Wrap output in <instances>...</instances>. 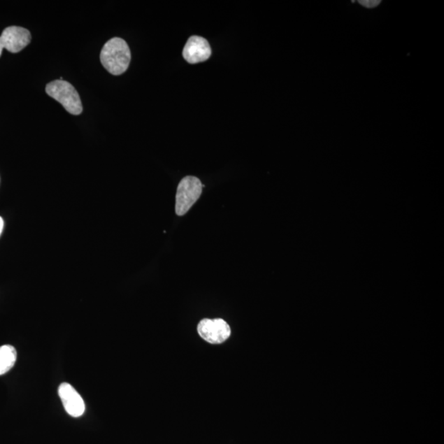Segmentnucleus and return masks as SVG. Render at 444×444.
<instances>
[{
	"label": "nucleus",
	"instance_id": "nucleus-5",
	"mask_svg": "<svg viewBox=\"0 0 444 444\" xmlns=\"http://www.w3.org/2000/svg\"><path fill=\"white\" fill-rule=\"evenodd\" d=\"M182 55L186 62L191 64L207 62L212 55L211 45L203 37L192 36L187 41Z\"/></svg>",
	"mask_w": 444,
	"mask_h": 444
},
{
	"label": "nucleus",
	"instance_id": "nucleus-1",
	"mask_svg": "<svg viewBox=\"0 0 444 444\" xmlns=\"http://www.w3.org/2000/svg\"><path fill=\"white\" fill-rule=\"evenodd\" d=\"M101 62L112 76H119L127 71L131 52L127 42L120 37L107 41L101 51Z\"/></svg>",
	"mask_w": 444,
	"mask_h": 444
},
{
	"label": "nucleus",
	"instance_id": "nucleus-8",
	"mask_svg": "<svg viewBox=\"0 0 444 444\" xmlns=\"http://www.w3.org/2000/svg\"><path fill=\"white\" fill-rule=\"evenodd\" d=\"M17 361V350L10 345L0 347V375H6Z\"/></svg>",
	"mask_w": 444,
	"mask_h": 444
},
{
	"label": "nucleus",
	"instance_id": "nucleus-10",
	"mask_svg": "<svg viewBox=\"0 0 444 444\" xmlns=\"http://www.w3.org/2000/svg\"><path fill=\"white\" fill-rule=\"evenodd\" d=\"M3 226H4L3 220L1 217H0V236H1V234L3 232Z\"/></svg>",
	"mask_w": 444,
	"mask_h": 444
},
{
	"label": "nucleus",
	"instance_id": "nucleus-7",
	"mask_svg": "<svg viewBox=\"0 0 444 444\" xmlns=\"http://www.w3.org/2000/svg\"><path fill=\"white\" fill-rule=\"evenodd\" d=\"M59 395L65 410L73 417H80L85 413V403L80 394L68 382L59 387Z\"/></svg>",
	"mask_w": 444,
	"mask_h": 444
},
{
	"label": "nucleus",
	"instance_id": "nucleus-4",
	"mask_svg": "<svg viewBox=\"0 0 444 444\" xmlns=\"http://www.w3.org/2000/svg\"><path fill=\"white\" fill-rule=\"evenodd\" d=\"M201 338L211 344H221L230 338V326L222 319H204L198 325Z\"/></svg>",
	"mask_w": 444,
	"mask_h": 444
},
{
	"label": "nucleus",
	"instance_id": "nucleus-3",
	"mask_svg": "<svg viewBox=\"0 0 444 444\" xmlns=\"http://www.w3.org/2000/svg\"><path fill=\"white\" fill-rule=\"evenodd\" d=\"M203 192V184L199 178L186 176L178 185L176 197V213L178 216H184L197 202Z\"/></svg>",
	"mask_w": 444,
	"mask_h": 444
},
{
	"label": "nucleus",
	"instance_id": "nucleus-6",
	"mask_svg": "<svg viewBox=\"0 0 444 444\" xmlns=\"http://www.w3.org/2000/svg\"><path fill=\"white\" fill-rule=\"evenodd\" d=\"M0 40L4 49L9 52L18 53L30 44V31L21 27H8L2 32Z\"/></svg>",
	"mask_w": 444,
	"mask_h": 444
},
{
	"label": "nucleus",
	"instance_id": "nucleus-11",
	"mask_svg": "<svg viewBox=\"0 0 444 444\" xmlns=\"http://www.w3.org/2000/svg\"><path fill=\"white\" fill-rule=\"evenodd\" d=\"M3 49L4 48H3V44H2V41H1V40H0V56H1Z\"/></svg>",
	"mask_w": 444,
	"mask_h": 444
},
{
	"label": "nucleus",
	"instance_id": "nucleus-2",
	"mask_svg": "<svg viewBox=\"0 0 444 444\" xmlns=\"http://www.w3.org/2000/svg\"><path fill=\"white\" fill-rule=\"evenodd\" d=\"M45 92L50 97L59 102L69 113L73 115L82 113L83 109L81 98L71 83L59 79L48 83Z\"/></svg>",
	"mask_w": 444,
	"mask_h": 444
},
{
	"label": "nucleus",
	"instance_id": "nucleus-9",
	"mask_svg": "<svg viewBox=\"0 0 444 444\" xmlns=\"http://www.w3.org/2000/svg\"><path fill=\"white\" fill-rule=\"evenodd\" d=\"M362 6L368 8H375L381 3V1H375V0H371V1H359Z\"/></svg>",
	"mask_w": 444,
	"mask_h": 444
}]
</instances>
